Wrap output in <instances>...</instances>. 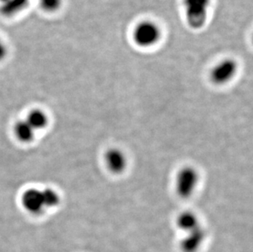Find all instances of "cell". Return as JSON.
Instances as JSON below:
<instances>
[{"label": "cell", "instance_id": "1", "mask_svg": "<svg viewBox=\"0 0 253 252\" xmlns=\"http://www.w3.org/2000/svg\"><path fill=\"white\" fill-rule=\"evenodd\" d=\"M199 180L200 175L194 167H183L175 176L174 186L177 194L182 198H190L195 193Z\"/></svg>", "mask_w": 253, "mask_h": 252}, {"label": "cell", "instance_id": "2", "mask_svg": "<svg viewBox=\"0 0 253 252\" xmlns=\"http://www.w3.org/2000/svg\"><path fill=\"white\" fill-rule=\"evenodd\" d=\"M211 0H184L187 23L195 30L201 29L208 20Z\"/></svg>", "mask_w": 253, "mask_h": 252}, {"label": "cell", "instance_id": "3", "mask_svg": "<svg viewBox=\"0 0 253 252\" xmlns=\"http://www.w3.org/2000/svg\"><path fill=\"white\" fill-rule=\"evenodd\" d=\"M134 41L138 45L148 48L158 43L161 38L160 28L153 22H143L134 29Z\"/></svg>", "mask_w": 253, "mask_h": 252}, {"label": "cell", "instance_id": "4", "mask_svg": "<svg viewBox=\"0 0 253 252\" xmlns=\"http://www.w3.org/2000/svg\"><path fill=\"white\" fill-rule=\"evenodd\" d=\"M238 71V65L234 60L226 58L215 65L211 72V80L218 85L228 83L234 78Z\"/></svg>", "mask_w": 253, "mask_h": 252}, {"label": "cell", "instance_id": "5", "mask_svg": "<svg viewBox=\"0 0 253 252\" xmlns=\"http://www.w3.org/2000/svg\"><path fill=\"white\" fill-rule=\"evenodd\" d=\"M22 203L25 209L33 214H42L48 209L43 190L36 188H30L22 194Z\"/></svg>", "mask_w": 253, "mask_h": 252}, {"label": "cell", "instance_id": "6", "mask_svg": "<svg viewBox=\"0 0 253 252\" xmlns=\"http://www.w3.org/2000/svg\"><path fill=\"white\" fill-rule=\"evenodd\" d=\"M104 163L112 174H121L124 173L128 167V159L123 151L120 148H113L105 152Z\"/></svg>", "mask_w": 253, "mask_h": 252}, {"label": "cell", "instance_id": "7", "mask_svg": "<svg viewBox=\"0 0 253 252\" xmlns=\"http://www.w3.org/2000/svg\"><path fill=\"white\" fill-rule=\"evenodd\" d=\"M206 239V232L203 227L184 233V238L179 243L182 252H198L203 245Z\"/></svg>", "mask_w": 253, "mask_h": 252}, {"label": "cell", "instance_id": "8", "mask_svg": "<svg viewBox=\"0 0 253 252\" xmlns=\"http://www.w3.org/2000/svg\"><path fill=\"white\" fill-rule=\"evenodd\" d=\"M176 226L184 233L194 230L201 226L198 215L193 211H184L178 215Z\"/></svg>", "mask_w": 253, "mask_h": 252}, {"label": "cell", "instance_id": "9", "mask_svg": "<svg viewBox=\"0 0 253 252\" xmlns=\"http://www.w3.org/2000/svg\"><path fill=\"white\" fill-rule=\"evenodd\" d=\"M29 0H8L0 4V13L3 17H13L27 7Z\"/></svg>", "mask_w": 253, "mask_h": 252}, {"label": "cell", "instance_id": "10", "mask_svg": "<svg viewBox=\"0 0 253 252\" xmlns=\"http://www.w3.org/2000/svg\"><path fill=\"white\" fill-rule=\"evenodd\" d=\"M15 135L22 143H30L35 138V129L29 125L26 120H22L15 124Z\"/></svg>", "mask_w": 253, "mask_h": 252}, {"label": "cell", "instance_id": "11", "mask_svg": "<svg viewBox=\"0 0 253 252\" xmlns=\"http://www.w3.org/2000/svg\"><path fill=\"white\" fill-rule=\"evenodd\" d=\"M26 121L35 129V131L43 129L48 124L47 115L40 109L32 110L26 118Z\"/></svg>", "mask_w": 253, "mask_h": 252}, {"label": "cell", "instance_id": "12", "mask_svg": "<svg viewBox=\"0 0 253 252\" xmlns=\"http://www.w3.org/2000/svg\"><path fill=\"white\" fill-rule=\"evenodd\" d=\"M62 4V0H39L41 9L46 12H57Z\"/></svg>", "mask_w": 253, "mask_h": 252}, {"label": "cell", "instance_id": "13", "mask_svg": "<svg viewBox=\"0 0 253 252\" xmlns=\"http://www.w3.org/2000/svg\"><path fill=\"white\" fill-rule=\"evenodd\" d=\"M7 47L4 41H2V39L0 37V62L5 59L7 55Z\"/></svg>", "mask_w": 253, "mask_h": 252}, {"label": "cell", "instance_id": "14", "mask_svg": "<svg viewBox=\"0 0 253 252\" xmlns=\"http://www.w3.org/2000/svg\"><path fill=\"white\" fill-rule=\"evenodd\" d=\"M8 0H0V4H2L3 2H7Z\"/></svg>", "mask_w": 253, "mask_h": 252}]
</instances>
